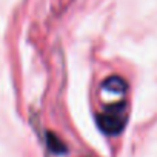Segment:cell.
<instances>
[{
	"mask_svg": "<svg viewBox=\"0 0 157 157\" xmlns=\"http://www.w3.org/2000/svg\"><path fill=\"white\" fill-rule=\"evenodd\" d=\"M128 119V111H126V103L125 102H117L109 106H106L100 114H97V123L99 128L109 136H117L122 132L125 128Z\"/></svg>",
	"mask_w": 157,
	"mask_h": 157,
	"instance_id": "1",
	"label": "cell"
},
{
	"mask_svg": "<svg viewBox=\"0 0 157 157\" xmlns=\"http://www.w3.org/2000/svg\"><path fill=\"white\" fill-rule=\"evenodd\" d=\"M102 90L114 93V94H123L126 91V82L119 75H111L102 83Z\"/></svg>",
	"mask_w": 157,
	"mask_h": 157,
	"instance_id": "2",
	"label": "cell"
},
{
	"mask_svg": "<svg viewBox=\"0 0 157 157\" xmlns=\"http://www.w3.org/2000/svg\"><path fill=\"white\" fill-rule=\"evenodd\" d=\"M48 146L51 151L54 152H65L66 151V146L62 143L60 139H57L52 132H48Z\"/></svg>",
	"mask_w": 157,
	"mask_h": 157,
	"instance_id": "3",
	"label": "cell"
}]
</instances>
